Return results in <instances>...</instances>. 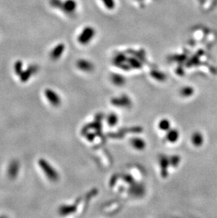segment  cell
Instances as JSON below:
<instances>
[{
	"instance_id": "17",
	"label": "cell",
	"mask_w": 217,
	"mask_h": 218,
	"mask_svg": "<svg viewBox=\"0 0 217 218\" xmlns=\"http://www.w3.org/2000/svg\"><path fill=\"white\" fill-rule=\"evenodd\" d=\"M49 4L53 8H61L63 2L61 0H49Z\"/></svg>"
},
{
	"instance_id": "4",
	"label": "cell",
	"mask_w": 217,
	"mask_h": 218,
	"mask_svg": "<svg viewBox=\"0 0 217 218\" xmlns=\"http://www.w3.org/2000/svg\"><path fill=\"white\" fill-rule=\"evenodd\" d=\"M38 71H39V67H38V66L35 65V64L30 65L26 69L23 71L20 76H19L20 77L21 81L23 82V83L28 81L33 75L36 74V73L38 72Z\"/></svg>"
},
{
	"instance_id": "9",
	"label": "cell",
	"mask_w": 217,
	"mask_h": 218,
	"mask_svg": "<svg viewBox=\"0 0 217 218\" xmlns=\"http://www.w3.org/2000/svg\"><path fill=\"white\" fill-rule=\"evenodd\" d=\"M191 141H192V143L195 146H201L204 142L203 136L201 134V133L195 132L193 133L192 137H191Z\"/></svg>"
},
{
	"instance_id": "13",
	"label": "cell",
	"mask_w": 217,
	"mask_h": 218,
	"mask_svg": "<svg viewBox=\"0 0 217 218\" xmlns=\"http://www.w3.org/2000/svg\"><path fill=\"white\" fill-rule=\"evenodd\" d=\"M76 210L74 206H63L59 208V213L61 215H66L70 214Z\"/></svg>"
},
{
	"instance_id": "16",
	"label": "cell",
	"mask_w": 217,
	"mask_h": 218,
	"mask_svg": "<svg viewBox=\"0 0 217 218\" xmlns=\"http://www.w3.org/2000/svg\"><path fill=\"white\" fill-rule=\"evenodd\" d=\"M193 92H194V90H193L192 88H190V87L183 88L181 90V94L183 96H186V97L190 96L191 95H192Z\"/></svg>"
},
{
	"instance_id": "2",
	"label": "cell",
	"mask_w": 217,
	"mask_h": 218,
	"mask_svg": "<svg viewBox=\"0 0 217 218\" xmlns=\"http://www.w3.org/2000/svg\"><path fill=\"white\" fill-rule=\"evenodd\" d=\"M94 35V31L91 27H86L78 35V40L81 45H86Z\"/></svg>"
},
{
	"instance_id": "12",
	"label": "cell",
	"mask_w": 217,
	"mask_h": 218,
	"mask_svg": "<svg viewBox=\"0 0 217 218\" xmlns=\"http://www.w3.org/2000/svg\"><path fill=\"white\" fill-rule=\"evenodd\" d=\"M158 127L162 131H168L171 129V122L167 119H162L159 122Z\"/></svg>"
},
{
	"instance_id": "19",
	"label": "cell",
	"mask_w": 217,
	"mask_h": 218,
	"mask_svg": "<svg viewBox=\"0 0 217 218\" xmlns=\"http://www.w3.org/2000/svg\"><path fill=\"white\" fill-rule=\"evenodd\" d=\"M104 5L109 8H113L114 6V2L113 0H102Z\"/></svg>"
},
{
	"instance_id": "18",
	"label": "cell",
	"mask_w": 217,
	"mask_h": 218,
	"mask_svg": "<svg viewBox=\"0 0 217 218\" xmlns=\"http://www.w3.org/2000/svg\"><path fill=\"white\" fill-rule=\"evenodd\" d=\"M113 80L114 83L117 84V85H122L124 82V79L122 76H120L119 75H115L113 77Z\"/></svg>"
},
{
	"instance_id": "6",
	"label": "cell",
	"mask_w": 217,
	"mask_h": 218,
	"mask_svg": "<svg viewBox=\"0 0 217 218\" xmlns=\"http://www.w3.org/2000/svg\"><path fill=\"white\" fill-rule=\"evenodd\" d=\"M76 7L77 3L75 0H66L65 2H63L61 8L67 14H71L76 11Z\"/></svg>"
},
{
	"instance_id": "1",
	"label": "cell",
	"mask_w": 217,
	"mask_h": 218,
	"mask_svg": "<svg viewBox=\"0 0 217 218\" xmlns=\"http://www.w3.org/2000/svg\"><path fill=\"white\" fill-rule=\"evenodd\" d=\"M38 165H39L40 169L43 171L44 174L49 180L51 182H57L59 179V175L54 168L45 159L41 158L38 160Z\"/></svg>"
},
{
	"instance_id": "11",
	"label": "cell",
	"mask_w": 217,
	"mask_h": 218,
	"mask_svg": "<svg viewBox=\"0 0 217 218\" xmlns=\"http://www.w3.org/2000/svg\"><path fill=\"white\" fill-rule=\"evenodd\" d=\"M131 144L137 150H143L146 146L145 141L140 138H133L131 140Z\"/></svg>"
},
{
	"instance_id": "5",
	"label": "cell",
	"mask_w": 217,
	"mask_h": 218,
	"mask_svg": "<svg viewBox=\"0 0 217 218\" xmlns=\"http://www.w3.org/2000/svg\"><path fill=\"white\" fill-rule=\"evenodd\" d=\"M19 170H20V163L16 159L12 160L8 165L7 174L8 176L12 179H14L18 176Z\"/></svg>"
},
{
	"instance_id": "8",
	"label": "cell",
	"mask_w": 217,
	"mask_h": 218,
	"mask_svg": "<svg viewBox=\"0 0 217 218\" xmlns=\"http://www.w3.org/2000/svg\"><path fill=\"white\" fill-rule=\"evenodd\" d=\"M179 132L178 130L173 129H170L167 131L166 134V139L167 141L170 142V143H175L178 140L179 138Z\"/></svg>"
},
{
	"instance_id": "7",
	"label": "cell",
	"mask_w": 217,
	"mask_h": 218,
	"mask_svg": "<svg viewBox=\"0 0 217 218\" xmlns=\"http://www.w3.org/2000/svg\"><path fill=\"white\" fill-rule=\"evenodd\" d=\"M65 50V46L62 43L58 44L51 49L50 52V57L52 60H57L61 57L62 54Z\"/></svg>"
},
{
	"instance_id": "10",
	"label": "cell",
	"mask_w": 217,
	"mask_h": 218,
	"mask_svg": "<svg viewBox=\"0 0 217 218\" xmlns=\"http://www.w3.org/2000/svg\"><path fill=\"white\" fill-rule=\"evenodd\" d=\"M77 66H78L81 70L84 71V72H90L92 69V64L84 59L79 60V61L77 62Z\"/></svg>"
},
{
	"instance_id": "3",
	"label": "cell",
	"mask_w": 217,
	"mask_h": 218,
	"mask_svg": "<svg viewBox=\"0 0 217 218\" xmlns=\"http://www.w3.org/2000/svg\"><path fill=\"white\" fill-rule=\"evenodd\" d=\"M44 96L46 97L47 100L53 106L58 107L61 105V99L54 90L51 89H46L44 90Z\"/></svg>"
},
{
	"instance_id": "14",
	"label": "cell",
	"mask_w": 217,
	"mask_h": 218,
	"mask_svg": "<svg viewBox=\"0 0 217 218\" xmlns=\"http://www.w3.org/2000/svg\"><path fill=\"white\" fill-rule=\"evenodd\" d=\"M118 122H119V118L116 114H110L107 117V123L111 126L117 125Z\"/></svg>"
},
{
	"instance_id": "15",
	"label": "cell",
	"mask_w": 217,
	"mask_h": 218,
	"mask_svg": "<svg viewBox=\"0 0 217 218\" xmlns=\"http://www.w3.org/2000/svg\"><path fill=\"white\" fill-rule=\"evenodd\" d=\"M23 62L18 60V61L16 62V63L14 64V72L18 76H20L21 73L23 72Z\"/></svg>"
}]
</instances>
